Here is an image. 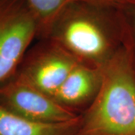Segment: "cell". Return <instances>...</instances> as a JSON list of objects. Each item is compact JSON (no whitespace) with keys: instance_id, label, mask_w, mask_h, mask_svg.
I'll return each mask as SVG.
<instances>
[{"instance_id":"cell-10","label":"cell","mask_w":135,"mask_h":135,"mask_svg":"<svg viewBox=\"0 0 135 135\" xmlns=\"http://www.w3.org/2000/svg\"><path fill=\"white\" fill-rule=\"evenodd\" d=\"M92 1H96V2H103V3L120 6L123 3H125L127 0H92Z\"/></svg>"},{"instance_id":"cell-7","label":"cell","mask_w":135,"mask_h":135,"mask_svg":"<svg viewBox=\"0 0 135 135\" xmlns=\"http://www.w3.org/2000/svg\"><path fill=\"white\" fill-rule=\"evenodd\" d=\"M81 115L63 123H41L17 116L0 104V135H77Z\"/></svg>"},{"instance_id":"cell-6","label":"cell","mask_w":135,"mask_h":135,"mask_svg":"<svg viewBox=\"0 0 135 135\" xmlns=\"http://www.w3.org/2000/svg\"><path fill=\"white\" fill-rule=\"evenodd\" d=\"M103 80L102 68L80 62L69 74L53 96L60 105L75 110L91 105L100 90Z\"/></svg>"},{"instance_id":"cell-2","label":"cell","mask_w":135,"mask_h":135,"mask_svg":"<svg viewBox=\"0 0 135 135\" xmlns=\"http://www.w3.org/2000/svg\"><path fill=\"white\" fill-rule=\"evenodd\" d=\"M100 90L77 135H135V65L126 43L102 67Z\"/></svg>"},{"instance_id":"cell-5","label":"cell","mask_w":135,"mask_h":135,"mask_svg":"<svg viewBox=\"0 0 135 135\" xmlns=\"http://www.w3.org/2000/svg\"><path fill=\"white\" fill-rule=\"evenodd\" d=\"M0 104L17 116L41 123H63L80 115L15 77L0 84Z\"/></svg>"},{"instance_id":"cell-4","label":"cell","mask_w":135,"mask_h":135,"mask_svg":"<svg viewBox=\"0 0 135 135\" xmlns=\"http://www.w3.org/2000/svg\"><path fill=\"white\" fill-rule=\"evenodd\" d=\"M45 40L27 51L11 77L53 98L80 62L56 44Z\"/></svg>"},{"instance_id":"cell-3","label":"cell","mask_w":135,"mask_h":135,"mask_svg":"<svg viewBox=\"0 0 135 135\" xmlns=\"http://www.w3.org/2000/svg\"><path fill=\"white\" fill-rule=\"evenodd\" d=\"M38 34L26 0H0V84L15 74Z\"/></svg>"},{"instance_id":"cell-9","label":"cell","mask_w":135,"mask_h":135,"mask_svg":"<svg viewBox=\"0 0 135 135\" xmlns=\"http://www.w3.org/2000/svg\"><path fill=\"white\" fill-rule=\"evenodd\" d=\"M119 7L125 24V43L130 48L135 65V0H127Z\"/></svg>"},{"instance_id":"cell-1","label":"cell","mask_w":135,"mask_h":135,"mask_svg":"<svg viewBox=\"0 0 135 135\" xmlns=\"http://www.w3.org/2000/svg\"><path fill=\"white\" fill-rule=\"evenodd\" d=\"M42 38L56 44L80 62L102 68L125 44L120 7L73 0L54 19Z\"/></svg>"},{"instance_id":"cell-8","label":"cell","mask_w":135,"mask_h":135,"mask_svg":"<svg viewBox=\"0 0 135 135\" xmlns=\"http://www.w3.org/2000/svg\"><path fill=\"white\" fill-rule=\"evenodd\" d=\"M71 1L73 0H26L38 24V37H43L54 19Z\"/></svg>"}]
</instances>
